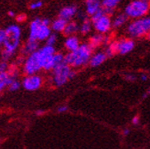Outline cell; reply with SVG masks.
I'll return each instance as SVG.
<instances>
[{
	"label": "cell",
	"instance_id": "cell-1",
	"mask_svg": "<svg viewBox=\"0 0 150 149\" xmlns=\"http://www.w3.org/2000/svg\"><path fill=\"white\" fill-rule=\"evenodd\" d=\"M6 36L3 42L2 61H7L16 53L21 40V28L18 25L11 24L6 28Z\"/></svg>",
	"mask_w": 150,
	"mask_h": 149
},
{
	"label": "cell",
	"instance_id": "cell-2",
	"mask_svg": "<svg viewBox=\"0 0 150 149\" xmlns=\"http://www.w3.org/2000/svg\"><path fill=\"white\" fill-rule=\"evenodd\" d=\"M93 49L89 43H82L78 49L72 52H68L65 55L64 61L71 68H79L87 64L93 56Z\"/></svg>",
	"mask_w": 150,
	"mask_h": 149
},
{
	"label": "cell",
	"instance_id": "cell-3",
	"mask_svg": "<svg viewBox=\"0 0 150 149\" xmlns=\"http://www.w3.org/2000/svg\"><path fill=\"white\" fill-rule=\"evenodd\" d=\"M50 24L48 18H37L33 19L29 24L28 38L38 41H46L52 33Z\"/></svg>",
	"mask_w": 150,
	"mask_h": 149
},
{
	"label": "cell",
	"instance_id": "cell-4",
	"mask_svg": "<svg viewBox=\"0 0 150 149\" xmlns=\"http://www.w3.org/2000/svg\"><path fill=\"white\" fill-rule=\"evenodd\" d=\"M150 31V17L133 19L126 26L125 32L131 39H139L146 36Z\"/></svg>",
	"mask_w": 150,
	"mask_h": 149
},
{
	"label": "cell",
	"instance_id": "cell-5",
	"mask_svg": "<svg viewBox=\"0 0 150 149\" xmlns=\"http://www.w3.org/2000/svg\"><path fill=\"white\" fill-rule=\"evenodd\" d=\"M150 10V2L146 0H133L125 6V13L131 19L146 17Z\"/></svg>",
	"mask_w": 150,
	"mask_h": 149
},
{
	"label": "cell",
	"instance_id": "cell-6",
	"mask_svg": "<svg viewBox=\"0 0 150 149\" xmlns=\"http://www.w3.org/2000/svg\"><path fill=\"white\" fill-rule=\"evenodd\" d=\"M94 30L97 33L106 35L111 31L112 28V20L110 16L105 14L102 8L99 12H97L94 16L91 18Z\"/></svg>",
	"mask_w": 150,
	"mask_h": 149
},
{
	"label": "cell",
	"instance_id": "cell-7",
	"mask_svg": "<svg viewBox=\"0 0 150 149\" xmlns=\"http://www.w3.org/2000/svg\"><path fill=\"white\" fill-rule=\"evenodd\" d=\"M75 76V71L71 70V67L65 62L59 65L52 70V81L56 86L64 85L68 80L72 79Z\"/></svg>",
	"mask_w": 150,
	"mask_h": 149
},
{
	"label": "cell",
	"instance_id": "cell-8",
	"mask_svg": "<svg viewBox=\"0 0 150 149\" xmlns=\"http://www.w3.org/2000/svg\"><path fill=\"white\" fill-rule=\"evenodd\" d=\"M56 53L55 48L53 46L50 45H44L38 50V55L40 61L42 69L44 71H52L53 70V63H52V59L53 56Z\"/></svg>",
	"mask_w": 150,
	"mask_h": 149
},
{
	"label": "cell",
	"instance_id": "cell-9",
	"mask_svg": "<svg viewBox=\"0 0 150 149\" xmlns=\"http://www.w3.org/2000/svg\"><path fill=\"white\" fill-rule=\"evenodd\" d=\"M41 69L42 66L37 50L34 53L28 55L25 59L23 64V71L27 75H33V74H37Z\"/></svg>",
	"mask_w": 150,
	"mask_h": 149
},
{
	"label": "cell",
	"instance_id": "cell-10",
	"mask_svg": "<svg viewBox=\"0 0 150 149\" xmlns=\"http://www.w3.org/2000/svg\"><path fill=\"white\" fill-rule=\"evenodd\" d=\"M115 45L116 53L120 55H125L134 49V46H136V43L131 38H123L118 40H115Z\"/></svg>",
	"mask_w": 150,
	"mask_h": 149
},
{
	"label": "cell",
	"instance_id": "cell-11",
	"mask_svg": "<svg viewBox=\"0 0 150 149\" xmlns=\"http://www.w3.org/2000/svg\"><path fill=\"white\" fill-rule=\"evenodd\" d=\"M42 84V78L38 75V74H33V75H27L23 81H22V86L27 91H36L38 90Z\"/></svg>",
	"mask_w": 150,
	"mask_h": 149
},
{
	"label": "cell",
	"instance_id": "cell-12",
	"mask_svg": "<svg viewBox=\"0 0 150 149\" xmlns=\"http://www.w3.org/2000/svg\"><path fill=\"white\" fill-rule=\"evenodd\" d=\"M102 8V0H85V12L87 16L92 18Z\"/></svg>",
	"mask_w": 150,
	"mask_h": 149
},
{
	"label": "cell",
	"instance_id": "cell-13",
	"mask_svg": "<svg viewBox=\"0 0 150 149\" xmlns=\"http://www.w3.org/2000/svg\"><path fill=\"white\" fill-rule=\"evenodd\" d=\"M88 43H89V45L91 46L93 49H95L97 47L103 45V44L108 45V44L110 43V38L107 35L96 33V34L93 35L91 38L89 39V42Z\"/></svg>",
	"mask_w": 150,
	"mask_h": 149
},
{
	"label": "cell",
	"instance_id": "cell-14",
	"mask_svg": "<svg viewBox=\"0 0 150 149\" xmlns=\"http://www.w3.org/2000/svg\"><path fill=\"white\" fill-rule=\"evenodd\" d=\"M78 13V8L75 6H66L61 9L59 13V18L66 21H71Z\"/></svg>",
	"mask_w": 150,
	"mask_h": 149
},
{
	"label": "cell",
	"instance_id": "cell-15",
	"mask_svg": "<svg viewBox=\"0 0 150 149\" xmlns=\"http://www.w3.org/2000/svg\"><path fill=\"white\" fill-rule=\"evenodd\" d=\"M80 46H81V43H80L79 38L76 35L67 37L64 41V47L69 52L75 51L80 48Z\"/></svg>",
	"mask_w": 150,
	"mask_h": 149
},
{
	"label": "cell",
	"instance_id": "cell-16",
	"mask_svg": "<svg viewBox=\"0 0 150 149\" xmlns=\"http://www.w3.org/2000/svg\"><path fill=\"white\" fill-rule=\"evenodd\" d=\"M39 41L33 39H28L25 45L22 48V53L24 55H30L37 50H39Z\"/></svg>",
	"mask_w": 150,
	"mask_h": 149
},
{
	"label": "cell",
	"instance_id": "cell-17",
	"mask_svg": "<svg viewBox=\"0 0 150 149\" xmlns=\"http://www.w3.org/2000/svg\"><path fill=\"white\" fill-rule=\"evenodd\" d=\"M107 58L108 56L105 53V51H98L96 53L93 54L91 59L89 61V64L91 65V67H98L105 61Z\"/></svg>",
	"mask_w": 150,
	"mask_h": 149
},
{
	"label": "cell",
	"instance_id": "cell-18",
	"mask_svg": "<svg viewBox=\"0 0 150 149\" xmlns=\"http://www.w3.org/2000/svg\"><path fill=\"white\" fill-rule=\"evenodd\" d=\"M121 0H102L103 9L106 15L111 16L115 13V9Z\"/></svg>",
	"mask_w": 150,
	"mask_h": 149
},
{
	"label": "cell",
	"instance_id": "cell-19",
	"mask_svg": "<svg viewBox=\"0 0 150 149\" xmlns=\"http://www.w3.org/2000/svg\"><path fill=\"white\" fill-rule=\"evenodd\" d=\"M16 80L14 76H12L8 71L0 72V90H3L6 87H9V85Z\"/></svg>",
	"mask_w": 150,
	"mask_h": 149
},
{
	"label": "cell",
	"instance_id": "cell-20",
	"mask_svg": "<svg viewBox=\"0 0 150 149\" xmlns=\"http://www.w3.org/2000/svg\"><path fill=\"white\" fill-rule=\"evenodd\" d=\"M78 32H80V25L77 23L76 21L71 20L67 23L65 29L63 31V34L66 37H69V36H74Z\"/></svg>",
	"mask_w": 150,
	"mask_h": 149
},
{
	"label": "cell",
	"instance_id": "cell-21",
	"mask_svg": "<svg viewBox=\"0 0 150 149\" xmlns=\"http://www.w3.org/2000/svg\"><path fill=\"white\" fill-rule=\"evenodd\" d=\"M67 23H68V21H66L61 18H58L54 21L51 22L50 28L52 29V31L55 33H63Z\"/></svg>",
	"mask_w": 150,
	"mask_h": 149
},
{
	"label": "cell",
	"instance_id": "cell-22",
	"mask_svg": "<svg viewBox=\"0 0 150 149\" xmlns=\"http://www.w3.org/2000/svg\"><path fill=\"white\" fill-rule=\"evenodd\" d=\"M128 17L126 16L125 13H120L112 18V28H119L123 26H125L127 21H128Z\"/></svg>",
	"mask_w": 150,
	"mask_h": 149
},
{
	"label": "cell",
	"instance_id": "cell-23",
	"mask_svg": "<svg viewBox=\"0 0 150 149\" xmlns=\"http://www.w3.org/2000/svg\"><path fill=\"white\" fill-rule=\"evenodd\" d=\"M93 28V26L92 19H89L87 18L84 20L81 21V23L80 25V33L81 35H87L92 31Z\"/></svg>",
	"mask_w": 150,
	"mask_h": 149
},
{
	"label": "cell",
	"instance_id": "cell-24",
	"mask_svg": "<svg viewBox=\"0 0 150 149\" xmlns=\"http://www.w3.org/2000/svg\"><path fill=\"white\" fill-rule=\"evenodd\" d=\"M64 59H65V55H63L61 52H56L53 56V59H52V63H53V69L58 67L59 65H61L62 63H64Z\"/></svg>",
	"mask_w": 150,
	"mask_h": 149
},
{
	"label": "cell",
	"instance_id": "cell-25",
	"mask_svg": "<svg viewBox=\"0 0 150 149\" xmlns=\"http://www.w3.org/2000/svg\"><path fill=\"white\" fill-rule=\"evenodd\" d=\"M57 40H58L57 33L52 32V33H51V35H50V36L49 37V38L47 39V40H46V44H47V45L53 46V47H54V45H55L56 42H57Z\"/></svg>",
	"mask_w": 150,
	"mask_h": 149
},
{
	"label": "cell",
	"instance_id": "cell-26",
	"mask_svg": "<svg viewBox=\"0 0 150 149\" xmlns=\"http://www.w3.org/2000/svg\"><path fill=\"white\" fill-rule=\"evenodd\" d=\"M21 84H22V83H20L18 80H15V81H13V83L9 85L8 90H9L10 92H15V91H17V90H18V89L20 88V85H21Z\"/></svg>",
	"mask_w": 150,
	"mask_h": 149
},
{
	"label": "cell",
	"instance_id": "cell-27",
	"mask_svg": "<svg viewBox=\"0 0 150 149\" xmlns=\"http://www.w3.org/2000/svg\"><path fill=\"white\" fill-rule=\"evenodd\" d=\"M42 6H43V2L41 0H38V1H34L30 4L29 8L31 10H36V9H39L40 7H42Z\"/></svg>",
	"mask_w": 150,
	"mask_h": 149
},
{
	"label": "cell",
	"instance_id": "cell-28",
	"mask_svg": "<svg viewBox=\"0 0 150 149\" xmlns=\"http://www.w3.org/2000/svg\"><path fill=\"white\" fill-rule=\"evenodd\" d=\"M27 19V16L25 14H18L16 16V20L18 23H22V22H25Z\"/></svg>",
	"mask_w": 150,
	"mask_h": 149
},
{
	"label": "cell",
	"instance_id": "cell-29",
	"mask_svg": "<svg viewBox=\"0 0 150 149\" xmlns=\"http://www.w3.org/2000/svg\"><path fill=\"white\" fill-rule=\"evenodd\" d=\"M8 69H9V67H8V64H7V61H2L1 63H0V72L6 71Z\"/></svg>",
	"mask_w": 150,
	"mask_h": 149
},
{
	"label": "cell",
	"instance_id": "cell-30",
	"mask_svg": "<svg viewBox=\"0 0 150 149\" xmlns=\"http://www.w3.org/2000/svg\"><path fill=\"white\" fill-rule=\"evenodd\" d=\"M6 29L2 28V29H0V43L3 44L5 39H6Z\"/></svg>",
	"mask_w": 150,
	"mask_h": 149
},
{
	"label": "cell",
	"instance_id": "cell-31",
	"mask_svg": "<svg viewBox=\"0 0 150 149\" xmlns=\"http://www.w3.org/2000/svg\"><path fill=\"white\" fill-rule=\"evenodd\" d=\"M125 79L128 81H134L137 80V77L134 75H133V74H127V75L125 76Z\"/></svg>",
	"mask_w": 150,
	"mask_h": 149
},
{
	"label": "cell",
	"instance_id": "cell-32",
	"mask_svg": "<svg viewBox=\"0 0 150 149\" xmlns=\"http://www.w3.org/2000/svg\"><path fill=\"white\" fill-rule=\"evenodd\" d=\"M67 110H68V107L65 106V105L59 106V107L58 108V112H59V113H64V112H66Z\"/></svg>",
	"mask_w": 150,
	"mask_h": 149
},
{
	"label": "cell",
	"instance_id": "cell-33",
	"mask_svg": "<svg viewBox=\"0 0 150 149\" xmlns=\"http://www.w3.org/2000/svg\"><path fill=\"white\" fill-rule=\"evenodd\" d=\"M132 123H133V124H134V125L138 124V123H139V117H138V116H134V117H133V119H132Z\"/></svg>",
	"mask_w": 150,
	"mask_h": 149
},
{
	"label": "cell",
	"instance_id": "cell-34",
	"mask_svg": "<svg viewBox=\"0 0 150 149\" xmlns=\"http://www.w3.org/2000/svg\"><path fill=\"white\" fill-rule=\"evenodd\" d=\"M140 78H141V80H142V81H147V80H148V76L146 75V74H145V73L141 74Z\"/></svg>",
	"mask_w": 150,
	"mask_h": 149
},
{
	"label": "cell",
	"instance_id": "cell-35",
	"mask_svg": "<svg viewBox=\"0 0 150 149\" xmlns=\"http://www.w3.org/2000/svg\"><path fill=\"white\" fill-rule=\"evenodd\" d=\"M8 16L10 17V18H16V15H15V12L14 11H8Z\"/></svg>",
	"mask_w": 150,
	"mask_h": 149
},
{
	"label": "cell",
	"instance_id": "cell-36",
	"mask_svg": "<svg viewBox=\"0 0 150 149\" xmlns=\"http://www.w3.org/2000/svg\"><path fill=\"white\" fill-rule=\"evenodd\" d=\"M148 95H150V88H149V89H148V90L146 91V93H145V94L143 95V99L146 98V97H147V96H148Z\"/></svg>",
	"mask_w": 150,
	"mask_h": 149
},
{
	"label": "cell",
	"instance_id": "cell-37",
	"mask_svg": "<svg viewBox=\"0 0 150 149\" xmlns=\"http://www.w3.org/2000/svg\"><path fill=\"white\" fill-rule=\"evenodd\" d=\"M129 133H130V131H129L128 129H125V130L124 131V136H127Z\"/></svg>",
	"mask_w": 150,
	"mask_h": 149
},
{
	"label": "cell",
	"instance_id": "cell-38",
	"mask_svg": "<svg viewBox=\"0 0 150 149\" xmlns=\"http://www.w3.org/2000/svg\"><path fill=\"white\" fill-rule=\"evenodd\" d=\"M36 113H37V114H41L43 113V111H41V110L40 111H37Z\"/></svg>",
	"mask_w": 150,
	"mask_h": 149
},
{
	"label": "cell",
	"instance_id": "cell-39",
	"mask_svg": "<svg viewBox=\"0 0 150 149\" xmlns=\"http://www.w3.org/2000/svg\"><path fill=\"white\" fill-rule=\"evenodd\" d=\"M146 38L150 40V31H149V32H148V34L146 35Z\"/></svg>",
	"mask_w": 150,
	"mask_h": 149
},
{
	"label": "cell",
	"instance_id": "cell-40",
	"mask_svg": "<svg viewBox=\"0 0 150 149\" xmlns=\"http://www.w3.org/2000/svg\"><path fill=\"white\" fill-rule=\"evenodd\" d=\"M146 1H148V2H150V0H146Z\"/></svg>",
	"mask_w": 150,
	"mask_h": 149
}]
</instances>
